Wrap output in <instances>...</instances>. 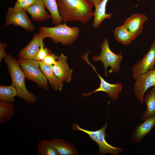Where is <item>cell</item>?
I'll use <instances>...</instances> for the list:
<instances>
[{"label":"cell","mask_w":155,"mask_h":155,"mask_svg":"<svg viewBox=\"0 0 155 155\" xmlns=\"http://www.w3.org/2000/svg\"><path fill=\"white\" fill-rule=\"evenodd\" d=\"M59 14L64 22L86 24L93 16V6L87 0H56Z\"/></svg>","instance_id":"cell-1"},{"label":"cell","mask_w":155,"mask_h":155,"mask_svg":"<svg viewBox=\"0 0 155 155\" xmlns=\"http://www.w3.org/2000/svg\"><path fill=\"white\" fill-rule=\"evenodd\" d=\"M4 60L11 79V84L17 90L18 96L28 104L35 103L37 101V98L27 89L25 83V77L20 66L18 60L9 54L7 55Z\"/></svg>","instance_id":"cell-2"},{"label":"cell","mask_w":155,"mask_h":155,"mask_svg":"<svg viewBox=\"0 0 155 155\" xmlns=\"http://www.w3.org/2000/svg\"><path fill=\"white\" fill-rule=\"evenodd\" d=\"M78 27H70L65 22L53 27L42 26L39 27V33L44 38H49L55 43L63 45L73 44L78 38L80 33Z\"/></svg>","instance_id":"cell-3"},{"label":"cell","mask_w":155,"mask_h":155,"mask_svg":"<svg viewBox=\"0 0 155 155\" xmlns=\"http://www.w3.org/2000/svg\"><path fill=\"white\" fill-rule=\"evenodd\" d=\"M107 121L101 129L94 131H91L82 128L75 123L72 125V128L73 130L79 131L87 134L91 140L95 142L99 147L98 154L104 155L106 154H110L114 155H118L122 152L123 149L120 147L113 146L108 144L106 141V137L107 135L106 130L107 128Z\"/></svg>","instance_id":"cell-4"},{"label":"cell","mask_w":155,"mask_h":155,"mask_svg":"<svg viewBox=\"0 0 155 155\" xmlns=\"http://www.w3.org/2000/svg\"><path fill=\"white\" fill-rule=\"evenodd\" d=\"M101 52L99 55L94 56L92 58L95 62L101 61L103 64L104 69V75L107 77L108 75L107 68L110 67L111 70L116 73L120 70V65L123 60L122 52L116 54L110 49L108 41L106 38L103 39L102 43L100 45Z\"/></svg>","instance_id":"cell-5"},{"label":"cell","mask_w":155,"mask_h":155,"mask_svg":"<svg viewBox=\"0 0 155 155\" xmlns=\"http://www.w3.org/2000/svg\"><path fill=\"white\" fill-rule=\"evenodd\" d=\"M18 60L26 78L34 82L40 88L49 90L48 80L40 69L38 61L31 59Z\"/></svg>","instance_id":"cell-6"},{"label":"cell","mask_w":155,"mask_h":155,"mask_svg":"<svg viewBox=\"0 0 155 155\" xmlns=\"http://www.w3.org/2000/svg\"><path fill=\"white\" fill-rule=\"evenodd\" d=\"M24 9L15 7L9 8L5 16V25L18 26L30 32H33L35 27Z\"/></svg>","instance_id":"cell-7"},{"label":"cell","mask_w":155,"mask_h":155,"mask_svg":"<svg viewBox=\"0 0 155 155\" xmlns=\"http://www.w3.org/2000/svg\"><path fill=\"white\" fill-rule=\"evenodd\" d=\"M88 53H86L81 56V58L92 67L98 76L100 80V84L98 88L90 92L82 93V96L85 97L95 92H103L107 94V96L109 98L113 100L117 99L122 90V84L120 83L111 84L105 81L97 73L95 67L89 61L88 58Z\"/></svg>","instance_id":"cell-8"},{"label":"cell","mask_w":155,"mask_h":155,"mask_svg":"<svg viewBox=\"0 0 155 155\" xmlns=\"http://www.w3.org/2000/svg\"><path fill=\"white\" fill-rule=\"evenodd\" d=\"M152 87H155V68L141 74L135 80L134 91L136 99L141 104L144 103L145 92Z\"/></svg>","instance_id":"cell-9"},{"label":"cell","mask_w":155,"mask_h":155,"mask_svg":"<svg viewBox=\"0 0 155 155\" xmlns=\"http://www.w3.org/2000/svg\"><path fill=\"white\" fill-rule=\"evenodd\" d=\"M155 64V40L152 42L149 50L147 53L132 67L133 78L135 80L141 74L154 69Z\"/></svg>","instance_id":"cell-10"},{"label":"cell","mask_w":155,"mask_h":155,"mask_svg":"<svg viewBox=\"0 0 155 155\" xmlns=\"http://www.w3.org/2000/svg\"><path fill=\"white\" fill-rule=\"evenodd\" d=\"M67 58L62 53L58 56L56 63L52 65L53 71L56 77L63 82L67 83L71 80L73 71L67 63Z\"/></svg>","instance_id":"cell-11"},{"label":"cell","mask_w":155,"mask_h":155,"mask_svg":"<svg viewBox=\"0 0 155 155\" xmlns=\"http://www.w3.org/2000/svg\"><path fill=\"white\" fill-rule=\"evenodd\" d=\"M44 39L39 33L35 34L28 45L20 51L19 59L34 60Z\"/></svg>","instance_id":"cell-12"},{"label":"cell","mask_w":155,"mask_h":155,"mask_svg":"<svg viewBox=\"0 0 155 155\" xmlns=\"http://www.w3.org/2000/svg\"><path fill=\"white\" fill-rule=\"evenodd\" d=\"M147 20L145 15L136 13L127 19L123 24L135 40L142 32L143 24Z\"/></svg>","instance_id":"cell-13"},{"label":"cell","mask_w":155,"mask_h":155,"mask_svg":"<svg viewBox=\"0 0 155 155\" xmlns=\"http://www.w3.org/2000/svg\"><path fill=\"white\" fill-rule=\"evenodd\" d=\"M155 125V115L136 126L132 134V141L135 143L140 142L150 133Z\"/></svg>","instance_id":"cell-14"},{"label":"cell","mask_w":155,"mask_h":155,"mask_svg":"<svg viewBox=\"0 0 155 155\" xmlns=\"http://www.w3.org/2000/svg\"><path fill=\"white\" fill-rule=\"evenodd\" d=\"M30 15L32 20L41 22L51 18L46 11L43 0H36L32 5L24 10Z\"/></svg>","instance_id":"cell-15"},{"label":"cell","mask_w":155,"mask_h":155,"mask_svg":"<svg viewBox=\"0 0 155 155\" xmlns=\"http://www.w3.org/2000/svg\"><path fill=\"white\" fill-rule=\"evenodd\" d=\"M40 69L48 81L50 86L53 90L61 91L63 87V82L55 75L52 69V65L45 64L42 61H38Z\"/></svg>","instance_id":"cell-16"},{"label":"cell","mask_w":155,"mask_h":155,"mask_svg":"<svg viewBox=\"0 0 155 155\" xmlns=\"http://www.w3.org/2000/svg\"><path fill=\"white\" fill-rule=\"evenodd\" d=\"M108 1L102 0L98 4L94 7L93 22V27L94 28H97L104 19H109L112 17L113 13L107 14L106 12V5Z\"/></svg>","instance_id":"cell-17"},{"label":"cell","mask_w":155,"mask_h":155,"mask_svg":"<svg viewBox=\"0 0 155 155\" xmlns=\"http://www.w3.org/2000/svg\"><path fill=\"white\" fill-rule=\"evenodd\" d=\"M51 140L58 155H77L79 153L74 146L70 142L61 139L52 138Z\"/></svg>","instance_id":"cell-18"},{"label":"cell","mask_w":155,"mask_h":155,"mask_svg":"<svg viewBox=\"0 0 155 155\" xmlns=\"http://www.w3.org/2000/svg\"><path fill=\"white\" fill-rule=\"evenodd\" d=\"M144 102L146 104V109L141 116L143 121L155 115V87H153L145 95Z\"/></svg>","instance_id":"cell-19"},{"label":"cell","mask_w":155,"mask_h":155,"mask_svg":"<svg viewBox=\"0 0 155 155\" xmlns=\"http://www.w3.org/2000/svg\"><path fill=\"white\" fill-rule=\"evenodd\" d=\"M116 40L123 45H127L134 40L125 26L123 25L116 28L114 31Z\"/></svg>","instance_id":"cell-20"},{"label":"cell","mask_w":155,"mask_h":155,"mask_svg":"<svg viewBox=\"0 0 155 155\" xmlns=\"http://www.w3.org/2000/svg\"><path fill=\"white\" fill-rule=\"evenodd\" d=\"M16 96H18V92L13 85L11 84L9 86H0L1 101L12 103L15 101Z\"/></svg>","instance_id":"cell-21"},{"label":"cell","mask_w":155,"mask_h":155,"mask_svg":"<svg viewBox=\"0 0 155 155\" xmlns=\"http://www.w3.org/2000/svg\"><path fill=\"white\" fill-rule=\"evenodd\" d=\"M15 113L14 105L0 101V124L10 121Z\"/></svg>","instance_id":"cell-22"},{"label":"cell","mask_w":155,"mask_h":155,"mask_svg":"<svg viewBox=\"0 0 155 155\" xmlns=\"http://www.w3.org/2000/svg\"><path fill=\"white\" fill-rule=\"evenodd\" d=\"M37 155H58L57 151L51 140L40 141L38 144Z\"/></svg>","instance_id":"cell-23"},{"label":"cell","mask_w":155,"mask_h":155,"mask_svg":"<svg viewBox=\"0 0 155 155\" xmlns=\"http://www.w3.org/2000/svg\"><path fill=\"white\" fill-rule=\"evenodd\" d=\"M45 7L49 11L52 22L55 26L62 24L63 20L59 16L56 0H43Z\"/></svg>","instance_id":"cell-24"},{"label":"cell","mask_w":155,"mask_h":155,"mask_svg":"<svg viewBox=\"0 0 155 155\" xmlns=\"http://www.w3.org/2000/svg\"><path fill=\"white\" fill-rule=\"evenodd\" d=\"M51 53V51L49 49L44 47L43 43L41 44L34 60L38 61H42L48 55Z\"/></svg>","instance_id":"cell-25"},{"label":"cell","mask_w":155,"mask_h":155,"mask_svg":"<svg viewBox=\"0 0 155 155\" xmlns=\"http://www.w3.org/2000/svg\"><path fill=\"white\" fill-rule=\"evenodd\" d=\"M58 58V56L54 53H51L41 61L45 64L52 65L56 63Z\"/></svg>","instance_id":"cell-26"},{"label":"cell","mask_w":155,"mask_h":155,"mask_svg":"<svg viewBox=\"0 0 155 155\" xmlns=\"http://www.w3.org/2000/svg\"><path fill=\"white\" fill-rule=\"evenodd\" d=\"M35 1L36 0H23L21 2L16 1L14 7L24 10L34 4Z\"/></svg>","instance_id":"cell-27"},{"label":"cell","mask_w":155,"mask_h":155,"mask_svg":"<svg viewBox=\"0 0 155 155\" xmlns=\"http://www.w3.org/2000/svg\"><path fill=\"white\" fill-rule=\"evenodd\" d=\"M7 47V44L5 43H0V62H1L3 58H5L8 54L5 51Z\"/></svg>","instance_id":"cell-28"},{"label":"cell","mask_w":155,"mask_h":155,"mask_svg":"<svg viewBox=\"0 0 155 155\" xmlns=\"http://www.w3.org/2000/svg\"><path fill=\"white\" fill-rule=\"evenodd\" d=\"M102 0H87L93 6H95L98 4Z\"/></svg>","instance_id":"cell-29"},{"label":"cell","mask_w":155,"mask_h":155,"mask_svg":"<svg viewBox=\"0 0 155 155\" xmlns=\"http://www.w3.org/2000/svg\"><path fill=\"white\" fill-rule=\"evenodd\" d=\"M23 0H17V2H21Z\"/></svg>","instance_id":"cell-30"}]
</instances>
